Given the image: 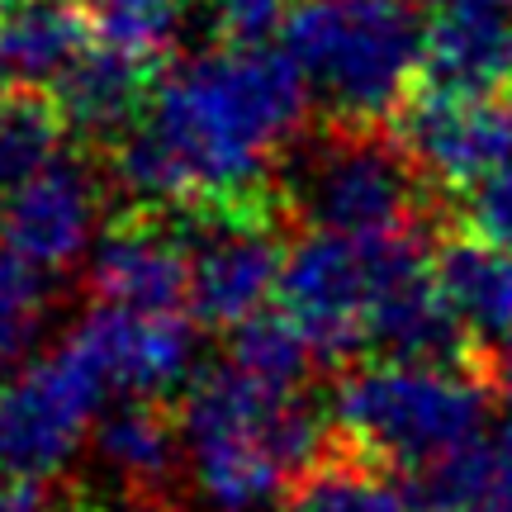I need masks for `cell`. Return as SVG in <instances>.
I'll return each instance as SVG.
<instances>
[{"label": "cell", "mask_w": 512, "mask_h": 512, "mask_svg": "<svg viewBox=\"0 0 512 512\" xmlns=\"http://www.w3.org/2000/svg\"><path fill=\"white\" fill-rule=\"evenodd\" d=\"M309 81L290 53L219 43L152 81L143 119L110 143V176L133 209L271 204L309 124Z\"/></svg>", "instance_id": "6da1fadb"}, {"label": "cell", "mask_w": 512, "mask_h": 512, "mask_svg": "<svg viewBox=\"0 0 512 512\" xmlns=\"http://www.w3.org/2000/svg\"><path fill=\"white\" fill-rule=\"evenodd\" d=\"M185 479L209 512H261L328 456L332 413L233 361L195 375L181 403Z\"/></svg>", "instance_id": "7a4b0ae2"}, {"label": "cell", "mask_w": 512, "mask_h": 512, "mask_svg": "<svg viewBox=\"0 0 512 512\" xmlns=\"http://www.w3.org/2000/svg\"><path fill=\"white\" fill-rule=\"evenodd\" d=\"M280 38L309 95L342 124L399 114L427 62V24L413 0H299Z\"/></svg>", "instance_id": "3957f363"}, {"label": "cell", "mask_w": 512, "mask_h": 512, "mask_svg": "<svg viewBox=\"0 0 512 512\" xmlns=\"http://www.w3.org/2000/svg\"><path fill=\"white\" fill-rule=\"evenodd\" d=\"M332 427L384 470H432L489 432V389L460 366L370 361L332 389Z\"/></svg>", "instance_id": "277c9868"}, {"label": "cell", "mask_w": 512, "mask_h": 512, "mask_svg": "<svg viewBox=\"0 0 512 512\" xmlns=\"http://www.w3.org/2000/svg\"><path fill=\"white\" fill-rule=\"evenodd\" d=\"M280 181V200L304 228L384 238L418 228L427 176L408 157L399 133H384V124L328 119L323 133L294 143Z\"/></svg>", "instance_id": "5b68a950"}, {"label": "cell", "mask_w": 512, "mask_h": 512, "mask_svg": "<svg viewBox=\"0 0 512 512\" xmlns=\"http://www.w3.org/2000/svg\"><path fill=\"white\" fill-rule=\"evenodd\" d=\"M418 266H427L418 228L384 233V238L309 228L285 252L275 299H280V313L309 337L318 361H342L366 347V328L380 294Z\"/></svg>", "instance_id": "8992f818"}, {"label": "cell", "mask_w": 512, "mask_h": 512, "mask_svg": "<svg viewBox=\"0 0 512 512\" xmlns=\"http://www.w3.org/2000/svg\"><path fill=\"white\" fill-rule=\"evenodd\" d=\"M105 403L110 389L72 342L0 375V475L57 479Z\"/></svg>", "instance_id": "52a82bcc"}, {"label": "cell", "mask_w": 512, "mask_h": 512, "mask_svg": "<svg viewBox=\"0 0 512 512\" xmlns=\"http://www.w3.org/2000/svg\"><path fill=\"white\" fill-rule=\"evenodd\" d=\"M190 256V313L204 328H238L280 290L285 252L280 209L271 204H204L176 214Z\"/></svg>", "instance_id": "ba28073f"}, {"label": "cell", "mask_w": 512, "mask_h": 512, "mask_svg": "<svg viewBox=\"0 0 512 512\" xmlns=\"http://www.w3.org/2000/svg\"><path fill=\"white\" fill-rule=\"evenodd\" d=\"M67 342L91 361L110 399H171L176 389L195 384L200 366L195 323L185 313H128L100 304Z\"/></svg>", "instance_id": "9c48e42d"}, {"label": "cell", "mask_w": 512, "mask_h": 512, "mask_svg": "<svg viewBox=\"0 0 512 512\" xmlns=\"http://www.w3.org/2000/svg\"><path fill=\"white\" fill-rule=\"evenodd\" d=\"M399 114V143L427 181L475 185L512 162V100H498L494 91L427 86Z\"/></svg>", "instance_id": "30bf717a"}, {"label": "cell", "mask_w": 512, "mask_h": 512, "mask_svg": "<svg viewBox=\"0 0 512 512\" xmlns=\"http://www.w3.org/2000/svg\"><path fill=\"white\" fill-rule=\"evenodd\" d=\"M100 209H105L100 171L62 152L0 200V238L48 275L72 271L105 233Z\"/></svg>", "instance_id": "8fae6325"}, {"label": "cell", "mask_w": 512, "mask_h": 512, "mask_svg": "<svg viewBox=\"0 0 512 512\" xmlns=\"http://www.w3.org/2000/svg\"><path fill=\"white\" fill-rule=\"evenodd\" d=\"M86 280L100 304L128 313L190 309V256L176 214L133 209L110 223L86 256Z\"/></svg>", "instance_id": "7c38bea8"}, {"label": "cell", "mask_w": 512, "mask_h": 512, "mask_svg": "<svg viewBox=\"0 0 512 512\" xmlns=\"http://www.w3.org/2000/svg\"><path fill=\"white\" fill-rule=\"evenodd\" d=\"M91 446L100 470L143 503H162L185 475L181 418L166 413V399H110L91 427Z\"/></svg>", "instance_id": "4fadbf2b"}, {"label": "cell", "mask_w": 512, "mask_h": 512, "mask_svg": "<svg viewBox=\"0 0 512 512\" xmlns=\"http://www.w3.org/2000/svg\"><path fill=\"white\" fill-rule=\"evenodd\" d=\"M48 95H53L67 133H81L91 143H119L147 110L152 62H138V57L100 43L76 57Z\"/></svg>", "instance_id": "5bb4252c"}, {"label": "cell", "mask_w": 512, "mask_h": 512, "mask_svg": "<svg viewBox=\"0 0 512 512\" xmlns=\"http://www.w3.org/2000/svg\"><path fill=\"white\" fill-rule=\"evenodd\" d=\"M460 318L451 313L432 266L399 275L370 313L366 347L380 361H418V366H460L465 361Z\"/></svg>", "instance_id": "9a60e30c"}, {"label": "cell", "mask_w": 512, "mask_h": 512, "mask_svg": "<svg viewBox=\"0 0 512 512\" xmlns=\"http://www.w3.org/2000/svg\"><path fill=\"white\" fill-rule=\"evenodd\" d=\"M72 0H0V91H53L91 43Z\"/></svg>", "instance_id": "2e32d148"}, {"label": "cell", "mask_w": 512, "mask_h": 512, "mask_svg": "<svg viewBox=\"0 0 512 512\" xmlns=\"http://www.w3.org/2000/svg\"><path fill=\"white\" fill-rule=\"evenodd\" d=\"M422 76L437 91H498V81L512 76V15L503 5L437 10Z\"/></svg>", "instance_id": "e0dca14e"}, {"label": "cell", "mask_w": 512, "mask_h": 512, "mask_svg": "<svg viewBox=\"0 0 512 512\" xmlns=\"http://www.w3.org/2000/svg\"><path fill=\"white\" fill-rule=\"evenodd\" d=\"M432 275L470 337L489 347L512 337V252L479 238L446 242L432 261Z\"/></svg>", "instance_id": "ac0fdd59"}, {"label": "cell", "mask_w": 512, "mask_h": 512, "mask_svg": "<svg viewBox=\"0 0 512 512\" xmlns=\"http://www.w3.org/2000/svg\"><path fill=\"white\" fill-rule=\"evenodd\" d=\"M418 512H512V422L489 427L418 475Z\"/></svg>", "instance_id": "d6986e66"}, {"label": "cell", "mask_w": 512, "mask_h": 512, "mask_svg": "<svg viewBox=\"0 0 512 512\" xmlns=\"http://www.w3.org/2000/svg\"><path fill=\"white\" fill-rule=\"evenodd\" d=\"M290 512H418L413 494H403L399 479L384 465L356 451H328L309 475L290 489Z\"/></svg>", "instance_id": "ffe728a7"}, {"label": "cell", "mask_w": 512, "mask_h": 512, "mask_svg": "<svg viewBox=\"0 0 512 512\" xmlns=\"http://www.w3.org/2000/svg\"><path fill=\"white\" fill-rule=\"evenodd\" d=\"M67 124L53 95L43 91H0V200L62 157Z\"/></svg>", "instance_id": "44dd1931"}, {"label": "cell", "mask_w": 512, "mask_h": 512, "mask_svg": "<svg viewBox=\"0 0 512 512\" xmlns=\"http://www.w3.org/2000/svg\"><path fill=\"white\" fill-rule=\"evenodd\" d=\"M81 10L100 43L138 62H157L176 48L195 0H81Z\"/></svg>", "instance_id": "7402d4cb"}, {"label": "cell", "mask_w": 512, "mask_h": 512, "mask_svg": "<svg viewBox=\"0 0 512 512\" xmlns=\"http://www.w3.org/2000/svg\"><path fill=\"white\" fill-rule=\"evenodd\" d=\"M48 309H53L48 271L0 238V370L19 366L34 351Z\"/></svg>", "instance_id": "603a6c76"}, {"label": "cell", "mask_w": 512, "mask_h": 512, "mask_svg": "<svg viewBox=\"0 0 512 512\" xmlns=\"http://www.w3.org/2000/svg\"><path fill=\"white\" fill-rule=\"evenodd\" d=\"M228 361L256 375V380L275 384V389H304L318 351L309 347V337L294 328L285 313H256V318L233 328Z\"/></svg>", "instance_id": "cb8c5ba5"}, {"label": "cell", "mask_w": 512, "mask_h": 512, "mask_svg": "<svg viewBox=\"0 0 512 512\" xmlns=\"http://www.w3.org/2000/svg\"><path fill=\"white\" fill-rule=\"evenodd\" d=\"M294 5L299 0H195V10L204 15L219 43H247V48L285 34Z\"/></svg>", "instance_id": "d4e9b609"}, {"label": "cell", "mask_w": 512, "mask_h": 512, "mask_svg": "<svg viewBox=\"0 0 512 512\" xmlns=\"http://www.w3.org/2000/svg\"><path fill=\"white\" fill-rule=\"evenodd\" d=\"M465 223L479 242L512 252V162L465 185Z\"/></svg>", "instance_id": "484cf974"}, {"label": "cell", "mask_w": 512, "mask_h": 512, "mask_svg": "<svg viewBox=\"0 0 512 512\" xmlns=\"http://www.w3.org/2000/svg\"><path fill=\"white\" fill-rule=\"evenodd\" d=\"M0 512H67L62 498H53L48 479L0 475Z\"/></svg>", "instance_id": "4316f807"}, {"label": "cell", "mask_w": 512, "mask_h": 512, "mask_svg": "<svg viewBox=\"0 0 512 512\" xmlns=\"http://www.w3.org/2000/svg\"><path fill=\"white\" fill-rule=\"evenodd\" d=\"M494 384L512 399V337H503L494 347Z\"/></svg>", "instance_id": "83f0119b"}, {"label": "cell", "mask_w": 512, "mask_h": 512, "mask_svg": "<svg viewBox=\"0 0 512 512\" xmlns=\"http://www.w3.org/2000/svg\"><path fill=\"white\" fill-rule=\"evenodd\" d=\"M418 5H432V10H456V5H508V0H418Z\"/></svg>", "instance_id": "f1b7e54d"}, {"label": "cell", "mask_w": 512, "mask_h": 512, "mask_svg": "<svg viewBox=\"0 0 512 512\" xmlns=\"http://www.w3.org/2000/svg\"><path fill=\"white\" fill-rule=\"evenodd\" d=\"M76 512H100V508H76ZM147 512H152V508H147Z\"/></svg>", "instance_id": "f546056e"}, {"label": "cell", "mask_w": 512, "mask_h": 512, "mask_svg": "<svg viewBox=\"0 0 512 512\" xmlns=\"http://www.w3.org/2000/svg\"><path fill=\"white\" fill-rule=\"evenodd\" d=\"M508 15H512V0H508Z\"/></svg>", "instance_id": "4dcf8cb0"}, {"label": "cell", "mask_w": 512, "mask_h": 512, "mask_svg": "<svg viewBox=\"0 0 512 512\" xmlns=\"http://www.w3.org/2000/svg\"><path fill=\"white\" fill-rule=\"evenodd\" d=\"M508 100H512V95H508Z\"/></svg>", "instance_id": "1f68e13d"}]
</instances>
